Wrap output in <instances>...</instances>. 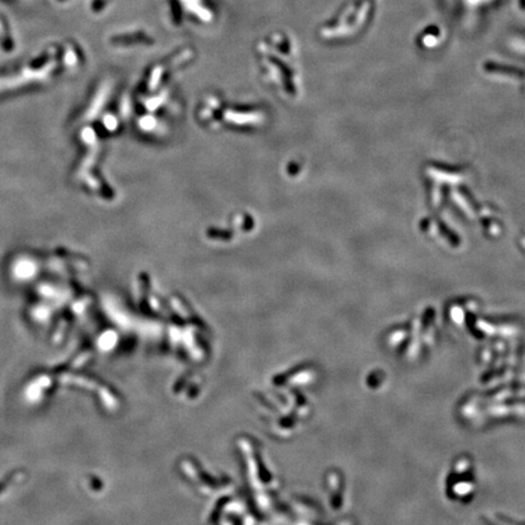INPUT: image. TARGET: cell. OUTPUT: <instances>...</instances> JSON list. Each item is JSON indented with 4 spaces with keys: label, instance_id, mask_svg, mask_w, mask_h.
I'll list each match as a JSON object with an SVG mask.
<instances>
[{
    "label": "cell",
    "instance_id": "obj_1",
    "mask_svg": "<svg viewBox=\"0 0 525 525\" xmlns=\"http://www.w3.org/2000/svg\"><path fill=\"white\" fill-rule=\"evenodd\" d=\"M170 21L178 28L205 30L218 20L217 8L212 0H169Z\"/></svg>",
    "mask_w": 525,
    "mask_h": 525
}]
</instances>
